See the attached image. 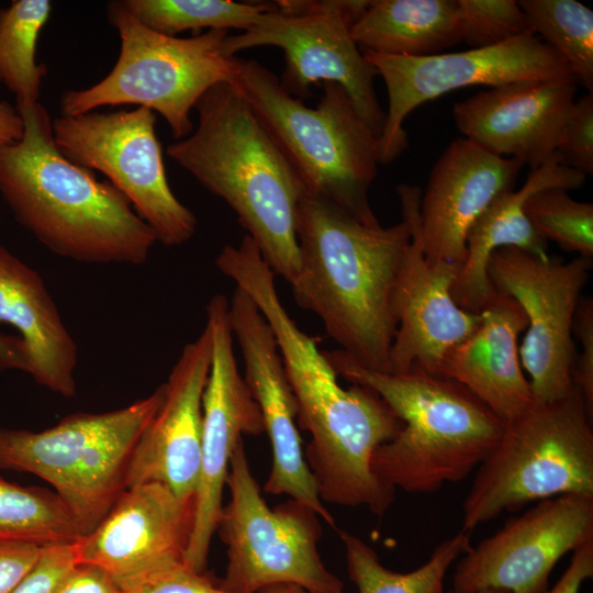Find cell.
Listing matches in <instances>:
<instances>
[{"mask_svg": "<svg viewBox=\"0 0 593 593\" xmlns=\"http://www.w3.org/2000/svg\"><path fill=\"white\" fill-rule=\"evenodd\" d=\"M23 132V120L16 107L5 100H0V144L20 141Z\"/></svg>", "mask_w": 593, "mask_h": 593, "instance_id": "cell-41", "label": "cell"}, {"mask_svg": "<svg viewBox=\"0 0 593 593\" xmlns=\"http://www.w3.org/2000/svg\"><path fill=\"white\" fill-rule=\"evenodd\" d=\"M212 359L202 398L200 475L195 511L184 561L204 572L212 537L223 507V490L232 455L244 435L264 430L260 410L239 372L234 354L230 301L214 294L206 305Z\"/></svg>", "mask_w": 593, "mask_h": 593, "instance_id": "cell-15", "label": "cell"}, {"mask_svg": "<svg viewBox=\"0 0 593 593\" xmlns=\"http://www.w3.org/2000/svg\"><path fill=\"white\" fill-rule=\"evenodd\" d=\"M9 370L29 372V357L20 336L0 333V373Z\"/></svg>", "mask_w": 593, "mask_h": 593, "instance_id": "cell-40", "label": "cell"}, {"mask_svg": "<svg viewBox=\"0 0 593 593\" xmlns=\"http://www.w3.org/2000/svg\"><path fill=\"white\" fill-rule=\"evenodd\" d=\"M275 139L305 193L326 199L369 227L381 224L369 202L379 161V137L346 90L325 82L316 108L288 93L255 59H239L231 82Z\"/></svg>", "mask_w": 593, "mask_h": 593, "instance_id": "cell-5", "label": "cell"}, {"mask_svg": "<svg viewBox=\"0 0 593 593\" xmlns=\"http://www.w3.org/2000/svg\"><path fill=\"white\" fill-rule=\"evenodd\" d=\"M591 269L592 258L564 262L515 247L497 248L490 256L491 286L514 298L527 317L519 358L530 376L534 401H556L574 385L572 324Z\"/></svg>", "mask_w": 593, "mask_h": 593, "instance_id": "cell-13", "label": "cell"}, {"mask_svg": "<svg viewBox=\"0 0 593 593\" xmlns=\"http://www.w3.org/2000/svg\"><path fill=\"white\" fill-rule=\"evenodd\" d=\"M248 30L227 35L223 52L258 46L283 51L286 67L280 83L295 98L311 94V86L340 85L358 113L380 137L385 112L378 100L373 81L379 76L351 36L353 24L368 9L369 0L277 1Z\"/></svg>", "mask_w": 593, "mask_h": 593, "instance_id": "cell-10", "label": "cell"}, {"mask_svg": "<svg viewBox=\"0 0 593 593\" xmlns=\"http://www.w3.org/2000/svg\"><path fill=\"white\" fill-rule=\"evenodd\" d=\"M457 25L460 42L473 49L533 33L526 13L515 0H457Z\"/></svg>", "mask_w": 593, "mask_h": 593, "instance_id": "cell-32", "label": "cell"}, {"mask_svg": "<svg viewBox=\"0 0 593 593\" xmlns=\"http://www.w3.org/2000/svg\"><path fill=\"white\" fill-rule=\"evenodd\" d=\"M362 53L388 91L389 105L378 141L382 165L405 150L404 120L429 100L470 86L492 88L525 80L574 79L564 59L533 33L491 47L423 57Z\"/></svg>", "mask_w": 593, "mask_h": 593, "instance_id": "cell-12", "label": "cell"}, {"mask_svg": "<svg viewBox=\"0 0 593 593\" xmlns=\"http://www.w3.org/2000/svg\"><path fill=\"white\" fill-rule=\"evenodd\" d=\"M212 359V335L202 333L183 346L167 381L163 401L132 454L126 489L156 482L181 499H193L200 475L202 398Z\"/></svg>", "mask_w": 593, "mask_h": 593, "instance_id": "cell-19", "label": "cell"}, {"mask_svg": "<svg viewBox=\"0 0 593 593\" xmlns=\"http://www.w3.org/2000/svg\"><path fill=\"white\" fill-rule=\"evenodd\" d=\"M362 52L423 57L460 43L457 0H373L353 24Z\"/></svg>", "mask_w": 593, "mask_h": 593, "instance_id": "cell-25", "label": "cell"}, {"mask_svg": "<svg viewBox=\"0 0 593 593\" xmlns=\"http://www.w3.org/2000/svg\"><path fill=\"white\" fill-rule=\"evenodd\" d=\"M53 137L67 159L100 171L127 198L157 243L179 246L192 238L197 219L168 183L153 111L61 115L53 120Z\"/></svg>", "mask_w": 593, "mask_h": 593, "instance_id": "cell-11", "label": "cell"}, {"mask_svg": "<svg viewBox=\"0 0 593 593\" xmlns=\"http://www.w3.org/2000/svg\"><path fill=\"white\" fill-rule=\"evenodd\" d=\"M300 270L295 302L362 368L390 372L396 332L392 295L411 228L405 220L369 227L337 204L304 193L296 212Z\"/></svg>", "mask_w": 593, "mask_h": 593, "instance_id": "cell-1", "label": "cell"}, {"mask_svg": "<svg viewBox=\"0 0 593 593\" xmlns=\"http://www.w3.org/2000/svg\"><path fill=\"white\" fill-rule=\"evenodd\" d=\"M398 194L411 240L402 256L392 295L396 332L389 373L421 369L439 376L446 354L474 332L480 314L460 309L451 296V286L461 267L430 265L424 257L417 232L421 189L401 184Z\"/></svg>", "mask_w": 593, "mask_h": 593, "instance_id": "cell-17", "label": "cell"}, {"mask_svg": "<svg viewBox=\"0 0 593 593\" xmlns=\"http://www.w3.org/2000/svg\"><path fill=\"white\" fill-rule=\"evenodd\" d=\"M80 537L75 519L55 492L0 478V540L49 547L74 544Z\"/></svg>", "mask_w": 593, "mask_h": 593, "instance_id": "cell-28", "label": "cell"}, {"mask_svg": "<svg viewBox=\"0 0 593 593\" xmlns=\"http://www.w3.org/2000/svg\"><path fill=\"white\" fill-rule=\"evenodd\" d=\"M231 499L216 530L227 564L219 584L231 593H257L294 584L312 593H344L343 581L324 564L320 516L293 499L269 507L251 473L244 440L235 448L226 483Z\"/></svg>", "mask_w": 593, "mask_h": 593, "instance_id": "cell-9", "label": "cell"}, {"mask_svg": "<svg viewBox=\"0 0 593 593\" xmlns=\"http://www.w3.org/2000/svg\"><path fill=\"white\" fill-rule=\"evenodd\" d=\"M584 399L573 385L563 398L534 401L505 424L462 505L471 533L503 512L566 494L593 496V428Z\"/></svg>", "mask_w": 593, "mask_h": 593, "instance_id": "cell-7", "label": "cell"}, {"mask_svg": "<svg viewBox=\"0 0 593 593\" xmlns=\"http://www.w3.org/2000/svg\"><path fill=\"white\" fill-rule=\"evenodd\" d=\"M593 540V496L566 494L537 502L456 561L452 591L545 593L568 552Z\"/></svg>", "mask_w": 593, "mask_h": 593, "instance_id": "cell-14", "label": "cell"}, {"mask_svg": "<svg viewBox=\"0 0 593 593\" xmlns=\"http://www.w3.org/2000/svg\"><path fill=\"white\" fill-rule=\"evenodd\" d=\"M131 593H231L186 562L155 575Z\"/></svg>", "mask_w": 593, "mask_h": 593, "instance_id": "cell-36", "label": "cell"}, {"mask_svg": "<svg viewBox=\"0 0 593 593\" xmlns=\"http://www.w3.org/2000/svg\"><path fill=\"white\" fill-rule=\"evenodd\" d=\"M337 376L377 392L403 422L371 467L385 484L433 493L467 478L499 443L505 424L461 383L421 369L403 374L360 367L340 349L323 351Z\"/></svg>", "mask_w": 593, "mask_h": 593, "instance_id": "cell-4", "label": "cell"}, {"mask_svg": "<svg viewBox=\"0 0 593 593\" xmlns=\"http://www.w3.org/2000/svg\"><path fill=\"white\" fill-rule=\"evenodd\" d=\"M479 314L474 332L446 354L439 376L465 385L507 424L534 402L517 346L527 317L514 298L495 288Z\"/></svg>", "mask_w": 593, "mask_h": 593, "instance_id": "cell-22", "label": "cell"}, {"mask_svg": "<svg viewBox=\"0 0 593 593\" xmlns=\"http://www.w3.org/2000/svg\"><path fill=\"white\" fill-rule=\"evenodd\" d=\"M585 175L567 166L558 152L538 168L532 169L523 187L499 194L471 226L466 245L467 255L452 286L456 304L471 313H479L493 287L486 267L491 254L502 247L524 249L546 258L547 240L539 236L524 212L526 200L546 188L579 189Z\"/></svg>", "mask_w": 593, "mask_h": 593, "instance_id": "cell-23", "label": "cell"}, {"mask_svg": "<svg viewBox=\"0 0 593 593\" xmlns=\"http://www.w3.org/2000/svg\"><path fill=\"white\" fill-rule=\"evenodd\" d=\"M572 333L580 340L582 351L575 354L572 382L580 390L590 416L593 417V299L581 296L577 305Z\"/></svg>", "mask_w": 593, "mask_h": 593, "instance_id": "cell-35", "label": "cell"}, {"mask_svg": "<svg viewBox=\"0 0 593 593\" xmlns=\"http://www.w3.org/2000/svg\"><path fill=\"white\" fill-rule=\"evenodd\" d=\"M195 501L149 482L127 488L105 517L76 542L79 563L105 571L131 593L160 572L183 563Z\"/></svg>", "mask_w": 593, "mask_h": 593, "instance_id": "cell-16", "label": "cell"}, {"mask_svg": "<svg viewBox=\"0 0 593 593\" xmlns=\"http://www.w3.org/2000/svg\"><path fill=\"white\" fill-rule=\"evenodd\" d=\"M77 563L75 542L44 547L34 568L11 593H55Z\"/></svg>", "mask_w": 593, "mask_h": 593, "instance_id": "cell-34", "label": "cell"}, {"mask_svg": "<svg viewBox=\"0 0 593 593\" xmlns=\"http://www.w3.org/2000/svg\"><path fill=\"white\" fill-rule=\"evenodd\" d=\"M257 593H312L294 584H276L267 586ZM345 593V592H344Z\"/></svg>", "mask_w": 593, "mask_h": 593, "instance_id": "cell-42", "label": "cell"}, {"mask_svg": "<svg viewBox=\"0 0 593 593\" xmlns=\"http://www.w3.org/2000/svg\"><path fill=\"white\" fill-rule=\"evenodd\" d=\"M593 577V540L572 552L571 562L553 588L545 593H580L583 583Z\"/></svg>", "mask_w": 593, "mask_h": 593, "instance_id": "cell-39", "label": "cell"}, {"mask_svg": "<svg viewBox=\"0 0 593 593\" xmlns=\"http://www.w3.org/2000/svg\"><path fill=\"white\" fill-rule=\"evenodd\" d=\"M562 188H546L533 193L524 212L545 240H553L568 253L593 256V205L573 200Z\"/></svg>", "mask_w": 593, "mask_h": 593, "instance_id": "cell-31", "label": "cell"}, {"mask_svg": "<svg viewBox=\"0 0 593 593\" xmlns=\"http://www.w3.org/2000/svg\"><path fill=\"white\" fill-rule=\"evenodd\" d=\"M18 111L22 138L0 144V195L15 221L61 258L144 264L157 239L127 198L58 150L41 102Z\"/></svg>", "mask_w": 593, "mask_h": 593, "instance_id": "cell-2", "label": "cell"}, {"mask_svg": "<svg viewBox=\"0 0 593 593\" xmlns=\"http://www.w3.org/2000/svg\"><path fill=\"white\" fill-rule=\"evenodd\" d=\"M145 26L176 36L184 31L250 29L272 4L228 0H122Z\"/></svg>", "mask_w": 593, "mask_h": 593, "instance_id": "cell-29", "label": "cell"}, {"mask_svg": "<svg viewBox=\"0 0 593 593\" xmlns=\"http://www.w3.org/2000/svg\"><path fill=\"white\" fill-rule=\"evenodd\" d=\"M42 546L0 540V593H11L31 572L43 551Z\"/></svg>", "mask_w": 593, "mask_h": 593, "instance_id": "cell-37", "label": "cell"}, {"mask_svg": "<svg viewBox=\"0 0 593 593\" xmlns=\"http://www.w3.org/2000/svg\"><path fill=\"white\" fill-rule=\"evenodd\" d=\"M557 152L563 163L582 172L593 174V93L575 100L566 121Z\"/></svg>", "mask_w": 593, "mask_h": 593, "instance_id": "cell-33", "label": "cell"}, {"mask_svg": "<svg viewBox=\"0 0 593 593\" xmlns=\"http://www.w3.org/2000/svg\"><path fill=\"white\" fill-rule=\"evenodd\" d=\"M0 323L13 326L34 381L65 398L76 394L78 347L41 275L0 245Z\"/></svg>", "mask_w": 593, "mask_h": 593, "instance_id": "cell-24", "label": "cell"}, {"mask_svg": "<svg viewBox=\"0 0 593 593\" xmlns=\"http://www.w3.org/2000/svg\"><path fill=\"white\" fill-rule=\"evenodd\" d=\"M198 125L167 155L236 214L273 273L289 283L300 270L296 212L304 187L275 139L231 82L194 107Z\"/></svg>", "mask_w": 593, "mask_h": 593, "instance_id": "cell-3", "label": "cell"}, {"mask_svg": "<svg viewBox=\"0 0 593 593\" xmlns=\"http://www.w3.org/2000/svg\"><path fill=\"white\" fill-rule=\"evenodd\" d=\"M163 398L160 384L125 407L71 414L41 432L0 428V470L49 483L85 536L126 490L132 454Z\"/></svg>", "mask_w": 593, "mask_h": 593, "instance_id": "cell-6", "label": "cell"}, {"mask_svg": "<svg viewBox=\"0 0 593 593\" xmlns=\"http://www.w3.org/2000/svg\"><path fill=\"white\" fill-rule=\"evenodd\" d=\"M107 18L121 40L118 59L99 82L65 91L61 115L134 104L159 113L176 139L189 136L190 113L200 98L217 83L232 82L238 71L239 58L223 52L228 30L191 37L161 34L141 23L122 0L107 4Z\"/></svg>", "mask_w": 593, "mask_h": 593, "instance_id": "cell-8", "label": "cell"}, {"mask_svg": "<svg viewBox=\"0 0 593 593\" xmlns=\"http://www.w3.org/2000/svg\"><path fill=\"white\" fill-rule=\"evenodd\" d=\"M532 31L568 64L575 81L593 89V11L574 0H521Z\"/></svg>", "mask_w": 593, "mask_h": 593, "instance_id": "cell-30", "label": "cell"}, {"mask_svg": "<svg viewBox=\"0 0 593 593\" xmlns=\"http://www.w3.org/2000/svg\"><path fill=\"white\" fill-rule=\"evenodd\" d=\"M575 83L544 79L492 87L455 103L454 120L463 138L535 169L557 152Z\"/></svg>", "mask_w": 593, "mask_h": 593, "instance_id": "cell-20", "label": "cell"}, {"mask_svg": "<svg viewBox=\"0 0 593 593\" xmlns=\"http://www.w3.org/2000/svg\"><path fill=\"white\" fill-rule=\"evenodd\" d=\"M448 593H456V592H454V591L451 590V591H449ZM475 593H506V592L500 591V590H483V591L475 592Z\"/></svg>", "mask_w": 593, "mask_h": 593, "instance_id": "cell-43", "label": "cell"}, {"mask_svg": "<svg viewBox=\"0 0 593 593\" xmlns=\"http://www.w3.org/2000/svg\"><path fill=\"white\" fill-rule=\"evenodd\" d=\"M523 167L463 137L450 143L421 198L417 232L426 261L461 267L471 226L499 194L514 189Z\"/></svg>", "mask_w": 593, "mask_h": 593, "instance_id": "cell-21", "label": "cell"}, {"mask_svg": "<svg viewBox=\"0 0 593 593\" xmlns=\"http://www.w3.org/2000/svg\"><path fill=\"white\" fill-rule=\"evenodd\" d=\"M52 9L49 0H13L0 9V83L18 109L40 102L47 67L36 61V46Z\"/></svg>", "mask_w": 593, "mask_h": 593, "instance_id": "cell-27", "label": "cell"}, {"mask_svg": "<svg viewBox=\"0 0 593 593\" xmlns=\"http://www.w3.org/2000/svg\"><path fill=\"white\" fill-rule=\"evenodd\" d=\"M55 593H124L101 568L77 563Z\"/></svg>", "mask_w": 593, "mask_h": 593, "instance_id": "cell-38", "label": "cell"}, {"mask_svg": "<svg viewBox=\"0 0 593 593\" xmlns=\"http://www.w3.org/2000/svg\"><path fill=\"white\" fill-rule=\"evenodd\" d=\"M230 317L233 336L245 362L244 379L260 410L264 430L271 446L272 462L265 492L289 495L335 527V519L318 495L302 450L295 399L269 324L239 288L230 300Z\"/></svg>", "mask_w": 593, "mask_h": 593, "instance_id": "cell-18", "label": "cell"}, {"mask_svg": "<svg viewBox=\"0 0 593 593\" xmlns=\"http://www.w3.org/2000/svg\"><path fill=\"white\" fill-rule=\"evenodd\" d=\"M345 548L347 572L358 593H444L449 568L470 545V533L460 530L441 541L428 560L410 572L384 567L376 550L361 538L338 530Z\"/></svg>", "mask_w": 593, "mask_h": 593, "instance_id": "cell-26", "label": "cell"}]
</instances>
